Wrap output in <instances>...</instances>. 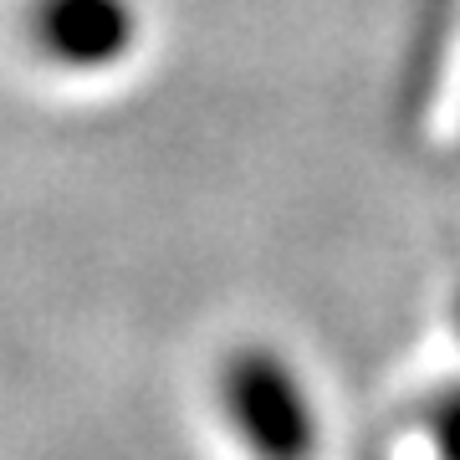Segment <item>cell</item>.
<instances>
[{
  "mask_svg": "<svg viewBox=\"0 0 460 460\" xmlns=\"http://www.w3.org/2000/svg\"><path fill=\"white\" fill-rule=\"evenodd\" d=\"M230 410L241 414V429L266 460H302L313 450V425L302 410V394L287 378L277 358L266 353H241L230 363Z\"/></svg>",
  "mask_w": 460,
  "mask_h": 460,
  "instance_id": "cell-1",
  "label": "cell"
},
{
  "mask_svg": "<svg viewBox=\"0 0 460 460\" xmlns=\"http://www.w3.org/2000/svg\"><path fill=\"white\" fill-rule=\"evenodd\" d=\"M36 41L66 66H108L133 47L128 0H41Z\"/></svg>",
  "mask_w": 460,
  "mask_h": 460,
  "instance_id": "cell-2",
  "label": "cell"
},
{
  "mask_svg": "<svg viewBox=\"0 0 460 460\" xmlns=\"http://www.w3.org/2000/svg\"><path fill=\"white\" fill-rule=\"evenodd\" d=\"M445 456L460 460V404L450 410V420H445Z\"/></svg>",
  "mask_w": 460,
  "mask_h": 460,
  "instance_id": "cell-3",
  "label": "cell"
}]
</instances>
